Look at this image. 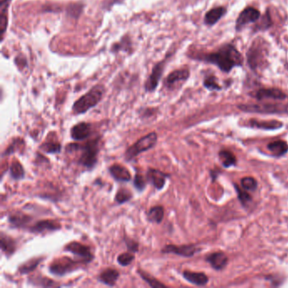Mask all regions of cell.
<instances>
[{
  "label": "cell",
  "instance_id": "obj_1",
  "mask_svg": "<svg viewBox=\"0 0 288 288\" xmlns=\"http://www.w3.org/2000/svg\"><path fill=\"white\" fill-rule=\"evenodd\" d=\"M193 59L215 65L223 73H230L234 68L244 65V57L232 43H225L212 53L199 54Z\"/></svg>",
  "mask_w": 288,
  "mask_h": 288
},
{
  "label": "cell",
  "instance_id": "obj_2",
  "mask_svg": "<svg viewBox=\"0 0 288 288\" xmlns=\"http://www.w3.org/2000/svg\"><path fill=\"white\" fill-rule=\"evenodd\" d=\"M101 137L94 138L92 140H87L83 145L77 143L69 144L65 148L66 152L73 153L81 151V155L77 161V164L87 171H93L96 168L98 163V155L101 150L100 146Z\"/></svg>",
  "mask_w": 288,
  "mask_h": 288
},
{
  "label": "cell",
  "instance_id": "obj_3",
  "mask_svg": "<svg viewBox=\"0 0 288 288\" xmlns=\"http://www.w3.org/2000/svg\"><path fill=\"white\" fill-rule=\"evenodd\" d=\"M269 50L267 42L263 38H257L252 42L249 50L247 51V64L253 71L264 70L267 65Z\"/></svg>",
  "mask_w": 288,
  "mask_h": 288
},
{
  "label": "cell",
  "instance_id": "obj_4",
  "mask_svg": "<svg viewBox=\"0 0 288 288\" xmlns=\"http://www.w3.org/2000/svg\"><path fill=\"white\" fill-rule=\"evenodd\" d=\"M105 90L102 86H96L87 94L82 96L72 106V112L75 115L85 114L89 110L95 107L103 97Z\"/></svg>",
  "mask_w": 288,
  "mask_h": 288
},
{
  "label": "cell",
  "instance_id": "obj_5",
  "mask_svg": "<svg viewBox=\"0 0 288 288\" xmlns=\"http://www.w3.org/2000/svg\"><path fill=\"white\" fill-rule=\"evenodd\" d=\"M86 264L80 260H73L68 256L57 258L51 262L48 271L55 277H65L82 268Z\"/></svg>",
  "mask_w": 288,
  "mask_h": 288
},
{
  "label": "cell",
  "instance_id": "obj_6",
  "mask_svg": "<svg viewBox=\"0 0 288 288\" xmlns=\"http://www.w3.org/2000/svg\"><path fill=\"white\" fill-rule=\"evenodd\" d=\"M157 140L158 135L157 132H151L140 138V140H137L126 150L124 152V159L126 162H131L143 152L154 148L155 146L157 145Z\"/></svg>",
  "mask_w": 288,
  "mask_h": 288
},
{
  "label": "cell",
  "instance_id": "obj_7",
  "mask_svg": "<svg viewBox=\"0 0 288 288\" xmlns=\"http://www.w3.org/2000/svg\"><path fill=\"white\" fill-rule=\"evenodd\" d=\"M238 107L244 112L255 113L277 114L288 112V106L279 104H241Z\"/></svg>",
  "mask_w": 288,
  "mask_h": 288
},
{
  "label": "cell",
  "instance_id": "obj_8",
  "mask_svg": "<svg viewBox=\"0 0 288 288\" xmlns=\"http://www.w3.org/2000/svg\"><path fill=\"white\" fill-rule=\"evenodd\" d=\"M64 251L75 255L78 258V260H82L86 265L92 263L95 258L89 246L77 241H72L66 244L64 248Z\"/></svg>",
  "mask_w": 288,
  "mask_h": 288
},
{
  "label": "cell",
  "instance_id": "obj_9",
  "mask_svg": "<svg viewBox=\"0 0 288 288\" xmlns=\"http://www.w3.org/2000/svg\"><path fill=\"white\" fill-rule=\"evenodd\" d=\"M261 13L256 8L249 6L244 8L238 15L235 23V31L237 32L242 31L246 25L255 23L260 19Z\"/></svg>",
  "mask_w": 288,
  "mask_h": 288
},
{
  "label": "cell",
  "instance_id": "obj_10",
  "mask_svg": "<svg viewBox=\"0 0 288 288\" xmlns=\"http://www.w3.org/2000/svg\"><path fill=\"white\" fill-rule=\"evenodd\" d=\"M62 226L59 221L56 220H40L36 223L30 226L28 228L29 232L33 234H38V235H45L48 233L57 232L61 230Z\"/></svg>",
  "mask_w": 288,
  "mask_h": 288
},
{
  "label": "cell",
  "instance_id": "obj_11",
  "mask_svg": "<svg viewBox=\"0 0 288 288\" xmlns=\"http://www.w3.org/2000/svg\"><path fill=\"white\" fill-rule=\"evenodd\" d=\"M199 251L198 248L194 244H185V245H175L168 244L164 246L161 253L162 254H174L183 257H192Z\"/></svg>",
  "mask_w": 288,
  "mask_h": 288
},
{
  "label": "cell",
  "instance_id": "obj_12",
  "mask_svg": "<svg viewBox=\"0 0 288 288\" xmlns=\"http://www.w3.org/2000/svg\"><path fill=\"white\" fill-rule=\"evenodd\" d=\"M146 177L149 184H151L157 191H160L165 187L167 179L170 177V174H165L158 169L149 168L146 171Z\"/></svg>",
  "mask_w": 288,
  "mask_h": 288
},
{
  "label": "cell",
  "instance_id": "obj_13",
  "mask_svg": "<svg viewBox=\"0 0 288 288\" xmlns=\"http://www.w3.org/2000/svg\"><path fill=\"white\" fill-rule=\"evenodd\" d=\"M32 221V216L20 211H14L8 215V223L11 228L15 229H27V227H30V224Z\"/></svg>",
  "mask_w": 288,
  "mask_h": 288
},
{
  "label": "cell",
  "instance_id": "obj_14",
  "mask_svg": "<svg viewBox=\"0 0 288 288\" xmlns=\"http://www.w3.org/2000/svg\"><path fill=\"white\" fill-rule=\"evenodd\" d=\"M93 134V125L87 122L76 123L70 129V137L75 141H83Z\"/></svg>",
  "mask_w": 288,
  "mask_h": 288
},
{
  "label": "cell",
  "instance_id": "obj_15",
  "mask_svg": "<svg viewBox=\"0 0 288 288\" xmlns=\"http://www.w3.org/2000/svg\"><path fill=\"white\" fill-rule=\"evenodd\" d=\"M110 175L117 182L129 183L132 180V175L124 166L115 163L108 168Z\"/></svg>",
  "mask_w": 288,
  "mask_h": 288
},
{
  "label": "cell",
  "instance_id": "obj_16",
  "mask_svg": "<svg viewBox=\"0 0 288 288\" xmlns=\"http://www.w3.org/2000/svg\"><path fill=\"white\" fill-rule=\"evenodd\" d=\"M255 97L261 101L264 99H274V100H285L288 97L286 93L277 88H261L255 93Z\"/></svg>",
  "mask_w": 288,
  "mask_h": 288
},
{
  "label": "cell",
  "instance_id": "obj_17",
  "mask_svg": "<svg viewBox=\"0 0 288 288\" xmlns=\"http://www.w3.org/2000/svg\"><path fill=\"white\" fill-rule=\"evenodd\" d=\"M0 244H1V251L7 258L11 257L16 252V240L3 232L0 233Z\"/></svg>",
  "mask_w": 288,
  "mask_h": 288
},
{
  "label": "cell",
  "instance_id": "obj_18",
  "mask_svg": "<svg viewBox=\"0 0 288 288\" xmlns=\"http://www.w3.org/2000/svg\"><path fill=\"white\" fill-rule=\"evenodd\" d=\"M120 277V273L118 270L112 268H106L98 275L97 281L104 285L108 287H115L118 279Z\"/></svg>",
  "mask_w": 288,
  "mask_h": 288
},
{
  "label": "cell",
  "instance_id": "obj_19",
  "mask_svg": "<svg viewBox=\"0 0 288 288\" xmlns=\"http://www.w3.org/2000/svg\"><path fill=\"white\" fill-rule=\"evenodd\" d=\"M190 75L191 73L188 69L175 70L168 76V78L166 79V86L168 87V88H173L179 82H186L190 77Z\"/></svg>",
  "mask_w": 288,
  "mask_h": 288
},
{
  "label": "cell",
  "instance_id": "obj_20",
  "mask_svg": "<svg viewBox=\"0 0 288 288\" xmlns=\"http://www.w3.org/2000/svg\"><path fill=\"white\" fill-rule=\"evenodd\" d=\"M226 13H227V8L223 6H219V7L211 8L204 15V24L209 25V26L215 25L225 15Z\"/></svg>",
  "mask_w": 288,
  "mask_h": 288
},
{
  "label": "cell",
  "instance_id": "obj_21",
  "mask_svg": "<svg viewBox=\"0 0 288 288\" xmlns=\"http://www.w3.org/2000/svg\"><path fill=\"white\" fill-rule=\"evenodd\" d=\"M208 263L212 266V268L215 269L216 271H220L225 268L227 266V255L224 254L223 252H215L213 254H210L205 258Z\"/></svg>",
  "mask_w": 288,
  "mask_h": 288
},
{
  "label": "cell",
  "instance_id": "obj_22",
  "mask_svg": "<svg viewBox=\"0 0 288 288\" xmlns=\"http://www.w3.org/2000/svg\"><path fill=\"white\" fill-rule=\"evenodd\" d=\"M163 72V62H162V63H159L158 65L155 66L154 70L152 71L150 78L146 82V86H145L146 92H153V91L157 89Z\"/></svg>",
  "mask_w": 288,
  "mask_h": 288
},
{
  "label": "cell",
  "instance_id": "obj_23",
  "mask_svg": "<svg viewBox=\"0 0 288 288\" xmlns=\"http://www.w3.org/2000/svg\"><path fill=\"white\" fill-rule=\"evenodd\" d=\"M249 127L255 128V129H265V130H274L282 128L283 123L280 121L270 120L260 121L257 119L252 118L248 123Z\"/></svg>",
  "mask_w": 288,
  "mask_h": 288
},
{
  "label": "cell",
  "instance_id": "obj_24",
  "mask_svg": "<svg viewBox=\"0 0 288 288\" xmlns=\"http://www.w3.org/2000/svg\"><path fill=\"white\" fill-rule=\"evenodd\" d=\"M29 284L34 287H41V288H55L60 287V284L57 283L55 281L52 280L48 277H44L42 274H37L36 276H31L29 277Z\"/></svg>",
  "mask_w": 288,
  "mask_h": 288
},
{
  "label": "cell",
  "instance_id": "obj_25",
  "mask_svg": "<svg viewBox=\"0 0 288 288\" xmlns=\"http://www.w3.org/2000/svg\"><path fill=\"white\" fill-rule=\"evenodd\" d=\"M183 277L189 283L195 286L206 285L209 278L206 275L202 272H193L191 271H185L183 272Z\"/></svg>",
  "mask_w": 288,
  "mask_h": 288
},
{
  "label": "cell",
  "instance_id": "obj_26",
  "mask_svg": "<svg viewBox=\"0 0 288 288\" xmlns=\"http://www.w3.org/2000/svg\"><path fill=\"white\" fill-rule=\"evenodd\" d=\"M45 260V257L39 256V257L32 258L30 260H26L25 262L21 264L19 267H18V272L20 275H29L32 273V272L38 267L40 264L42 263V261Z\"/></svg>",
  "mask_w": 288,
  "mask_h": 288
},
{
  "label": "cell",
  "instance_id": "obj_27",
  "mask_svg": "<svg viewBox=\"0 0 288 288\" xmlns=\"http://www.w3.org/2000/svg\"><path fill=\"white\" fill-rule=\"evenodd\" d=\"M41 151L47 154H59L61 152L62 145L58 140L48 139L45 140L42 145L39 146Z\"/></svg>",
  "mask_w": 288,
  "mask_h": 288
},
{
  "label": "cell",
  "instance_id": "obj_28",
  "mask_svg": "<svg viewBox=\"0 0 288 288\" xmlns=\"http://www.w3.org/2000/svg\"><path fill=\"white\" fill-rule=\"evenodd\" d=\"M8 172H9V176L14 181H20L25 178V168L17 159L12 161Z\"/></svg>",
  "mask_w": 288,
  "mask_h": 288
},
{
  "label": "cell",
  "instance_id": "obj_29",
  "mask_svg": "<svg viewBox=\"0 0 288 288\" xmlns=\"http://www.w3.org/2000/svg\"><path fill=\"white\" fill-rule=\"evenodd\" d=\"M164 207L162 205L152 206L147 213V221L151 223L161 224L164 219Z\"/></svg>",
  "mask_w": 288,
  "mask_h": 288
},
{
  "label": "cell",
  "instance_id": "obj_30",
  "mask_svg": "<svg viewBox=\"0 0 288 288\" xmlns=\"http://www.w3.org/2000/svg\"><path fill=\"white\" fill-rule=\"evenodd\" d=\"M255 23H256V25L254 26V31L255 32L266 31V30L271 28L273 25V21H272V15H271V13H270V9L267 8L266 10V13L262 14L260 19Z\"/></svg>",
  "mask_w": 288,
  "mask_h": 288
},
{
  "label": "cell",
  "instance_id": "obj_31",
  "mask_svg": "<svg viewBox=\"0 0 288 288\" xmlns=\"http://www.w3.org/2000/svg\"><path fill=\"white\" fill-rule=\"evenodd\" d=\"M25 146V140H23L22 138H14L9 146L5 149V151H3L2 157H8L16 152H22Z\"/></svg>",
  "mask_w": 288,
  "mask_h": 288
},
{
  "label": "cell",
  "instance_id": "obj_32",
  "mask_svg": "<svg viewBox=\"0 0 288 288\" xmlns=\"http://www.w3.org/2000/svg\"><path fill=\"white\" fill-rule=\"evenodd\" d=\"M269 151L274 155L275 157H282L288 151V143L283 140H277L268 144L267 146Z\"/></svg>",
  "mask_w": 288,
  "mask_h": 288
},
{
  "label": "cell",
  "instance_id": "obj_33",
  "mask_svg": "<svg viewBox=\"0 0 288 288\" xmlns=\"http://www.w3.org/2000/svg\"><path fill=\"white\" fill-rule=\"evenodd\" d=\"M219 157L221 158V163L224 166V168H230L237 164V158H236L235 155L232 153L231 151L222 150L219 152Z\"/></svg>",
  "mask_w": 288,
  "mask_h": 288
},
{
  "label": "cell",
  "instance_id": "obj_34",
  "mask_svg": "<svg viewBox=\"0 0 288 288\" xmlns=\"http://www.w3.org/2000/svg\"><path fill=\"white\" fill-rule=\"evenodd\" d=\"M137 272L139 276L142 278V280L145 281L151 288H167V286L164 285L163 283L157 280V278L152 277L151 274H149L147 272H144L142 270H138Z\"/></svg>",
  "mask_w": 288,
  "mask_h": 288
},
{
  "label": "cell",
  "instance_id": "obj_35",
  "mask_svg": "<svg viewBox=\"0 0 288 288\" xmlns=\"http://www.w3.org/2000/svg\"><path fill=\"white\" fill-rule=\"evenodd\" d=\"M133 198V193L131 191L127 189H119L114 197V200L118 204H123L127 202L130 201Z\"/></svg>",
  "mask_w": 288,
  "mask_h": 288
},
{
  "label": "cell",
  "instance_id": "obj_36",
  "mask_svg": "<svg viewBox=\"0 0 288 288\" xmlns=\"http://www.w3.org/2000/svg\"><path fill=\"white\" fill-rule=\"evenodd\" d=\"M148 181L146 179V177L143 176L141 174H136L134 175V180H133V185L134 187L139 193H141L145 191L147 186Z\"/></svg>",
  "mask_w": 288,
  "mask_h": 288
},
{
  "label": "cell",
  "instance_id": "obj_37",
  "mask_svg": "<svg viewBox=\"0 0 288 288\" xmlns=\"http://www.w3.org/2000/svg\"><path fill=\"white\" fill-rule=\"evenodd\" d=\"M204 87L209 91H213V92H219L222 89V87L217 83V79L215 76H208L204 78V82H203Z\"/></svg>",
  "mask_w": 288,
  "mask_h": 288
},
{
  "label": "cell",
  "instance_id": "obj_38",
  "mask_svg": "<svg viewBox=\"0 0 288 288\" xmlns=\"http://www.w3.org/2000/svg\"><path fill=\"white\" fill-rule=\"evenodd\" d=\"M134 259H135V256H134V254L128 251L118 255V257H117V262H118L119 266L126 267V266H129V265H131Z\"/></svg>",
  "mask_w": 288,
  "mask_h": 288
},
{
  "label": "cell",
  "instance_id": "obj_39",
  "mask_svg": "<svg viewBox=\"0 0 288 288\" xmlns=\"http://www.w3.org/2000/svg\"><path fill=\"white\" fill-rule=\"evenodd\" d=\"M123 241L125 244L126 248L128 249V251L133 254H136L139 252L140 249V244L137 241L134 240L133 238H129L128 236L124 235L123 237Z\"/></svg>",
  "mask_w": 288,
  "mask_h": 288
},
{
  "label": "cell",
  "instance_id": "obj_40",
  "mask_svg": "<svg viewBox=\"0 0 288 288\" xmlns=\"http://www.w3.org/2000/svg\"><path fill=\"white\" fill-rule=\"evenodd\" d=\"M241 185L245 191H255L257 189L258 183L252 177H246L241 180Z\"/></svg>",
  "mask_w": 288,
  "mask_h": 288
},
{
  "label": "cell",
  "instance_id": "obj_41",
  "mask_svg": "<svg viewBox=\"0 0 288 288\" xmlns=\"http://www.w3.org/2000/svg\"><path fill=\"white\" fill-rule=\"evenodd\" d=\"M236 191L238 193V199H240L241 203L245 205L249 202L252 201V197L249 193H247L245 190H242L238 185H235Z\"/></svg>",
  "mask_w": 288,
  "mask_h": 288
},
{
  "label": "cell",
  "instance_id": "obj_42",
  "mask_svg": "<svg viewBox=\"0 0 288 288\" xmlns=\"http://www.w3.org/2000/svg\"><path fill=\"white\" fill-rule=\"evenodd\" d=\"M10 0H0V9L7 10V5Z\"/></svg>",
  "mask_w": 288,
  "mask_h": 288
},
{
  "label": "cell",
  "instance_id": "obj_43",
  "mask_svg": "<svg viewBox=\"0 0 288 288\" xmlns=\"http://www.w3.org/2000/svg\"><path fill=\"white\" fill-rule=\"evenodd\" d=\"M284 66H285L286 70H288V62H286L285 64H284Z\"/></svg>",
  "mask_w": 288,
  "mask_h": 288
}]
</instances>
